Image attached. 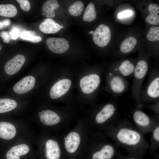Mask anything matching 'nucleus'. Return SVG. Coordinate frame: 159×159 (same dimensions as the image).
Masks as SVG:
<instances>
[{"label": "nucleus", "instance_id": "obj_1", "mask_svg": "<svg viewBox=\"0 0 159 159\" xmlns=\"http://www.w3.org/2000/svg\"><path fill=\"white\" fill-rule=\"evenodd\" d=\"M109 136L128 154L143 158L149 145L144 135L127 120H117L107 127Z\"/></svg>", "mask_w": 159, "mask_h": 159}, {"label": "nucleus", "instance_id": "obj_2", "mask_svg": "<svg viewBox=\"0 0 159 159\" xmlns=\"http://www.w3.org/2000/svg\"><path fill=\"white\" fill-rule=\"evenodd\" d=\"M149 74L147 82L140 92V107L146 103L159 102V72L157 70L152 71Z\"/></svg>", "mask_w": 159, "mask_h": 159}, {"label": "nucleus", "instance_id": "obj_3", "mask_svg": "<svg viewBox=\"0 0 159 159\" xmlns=\"http://www.w3.org/2000/svg\"><path fill=\"white\" fill-rule=\"evenodd\" d=\"M148 64L146 60L141 59L137 63L133 74L131 87V96L140 108V96L144 78L148 70Z\"/></svg>", "mask_w": 159, "mask_h": 159}, {"label": "nucleus", "instance_id": "obj_4", "mask_svg": "<svg viewBox=\"0 0 159 159\" xmlns=\"http://www.w3.org/2000/svg\"><path fill=\"white\" fill-rule=\"evenodd\" d=\"M132 116L136 127L144 135L151 132L159 120L158 116L154 117L150 116L139 108L132 111Z\"/></svg>", "mask_w": 159, "mask_h": 159}, {"label": "nucleus", "instance_id": "obj_5", "mask_svg": "<svg viewBox=\"0 0 159 159\" xmlns=\"http://www.w3.org/2000/svg\"><path fill=\"white\" fill-rule=\"evenodd\" d=\"M129 86L125 78L118 74L109 72L107 75V86L112 95L116 96L125 92Z\"/></svg>", "mask_w": 159, "mask_h": 159}, {"label": "nucleus", "instance_id": "obj_6", "mask_svg": "<svg viewBox=\"0 0 159 159\" xmlns=\"http://www.w3.org/2000/svg\"><path fill=\"white\" fill-rule=\"evenodd\" d=\"M117 105L115 101H112L105 105L99 112L95 117L96 123L102 124L109 122L111 124L117 120Z\"/></svg>", "mask_w": 159, "mask_h": 159}, {"label": "nucleus", "instance_id": "obj_7", "mask_svg": "<svg viewBox=\"0 0 159 159\" xmlns=\"http://www.w3.org/2000/svg\"><path fill=\"white\" fill-rule=\"evenodd\" d=\"M111 33L109 28L104 24L100 25L94 32L93 39L96 45L100 47L106 46L109 42Z\"/></svg>", "mask_w": 159, "mask_h": 159}, {"label": "nucleus", "instance_id": "obj_8", "mask_svg": "<svg viewBox=\"0 0 159 159\" xmlns=\"http://www.w3.org/2000/svg\"><path fill=\"white\" fill-rule=\"evenodd\" d=\"M100 82V78L98 74L92 73L82 78L80 81V86L82 92L90 94L95 91Z\"/></svg>", "mask_w": 159, "mask_h": 159}, {"label": "nucleus", "instance_id": "obj_9", "mask_svg": "<svg viewBox=\"0 0 159 159\" xmlns=\"http://www.w3.org/2000/svg\"><path fill=\"white\" fill-rule=\"evenodd\" d=\"M46 43L49 50L57 54L64 53L69 47L68 41L63 38L50 37L47 40Z\"/></svg>", "mask_w": 159, "mask_h": 159}, {"label": "nucleus", "instance_id": "obj_10", "mask_svg": "<svg viewBox=\"0 0 159 159\" xmlns=\"http://www.w3.org/2000/svg\"><path fill=\"white\" fill-rule=\"evenodd\" d=\"M71 85V81L68 79L59 81L52 87L50 92V97L54 99L61 97L67 92Z\"/></svg>", "mask_w": 159, "mask_h": 159}, {"label": "nucleus", "instance_id": "obj_11", "mask_svg": "<svg viewBox=\"0 0 159 159\" xmlns=\"http://www.w3.org/2000/svg\"><path fill=\"white\" fill-rule=\"evenodd\" d=\"M136 65L130 60H125L117 65L112 67L109 72L117 74L124 77L133 75Z\"/></svg>", "mask_w": 159, "mask_h": 159}, {"label": "nucleus", "instance_id": "obj_12", "mask_svg": "<svg viewBox=\"0 0 159 159\" xmlns=\"http://www.w3.org/2000/svg\"><path fill=\"white\" fill-rule=\"evenodd\" d=\"M25 61V57L21 54L16 55L8 61L4 66L5 72L12 75L17 72L22 67Z\"/></svg>", "mask_w": 159, "mask_h": 159}, {"label": "nucleus", "instance_id": "obj_13", "mask_svg": "<svg viewBox=\"0 0 159 159\" xmlns=\"http://www.w3.org/2000/svg\"><path fill=\"white\" fill-rule=\"evenodd\" d=\"M35 83V79L34 77L32 76L25 77L15 84L13 90L17 94L25 93L34 88Z\"/></svg>", "mask_w": 159, "mask_h": 159}, {"label": "nucleus", "instance_id": "obj_14", "mask_svg": "<svg viewBox=\"0 0 159 159\" xmlns=\"http://www.w3.org/2000/svg\"><path fill=\"white\" fill-rule=\"evenodd\" d=\"M64 139L66 150L70 153L75 152L80 142V137L79 134L75 132H70Z\"/></svg>", "mask_w": 159, "mask_h": 159}, {"label": "nucleus", "instance_id": "obj_15", "mask_svg": "<svg viewBox=\"0 0 159 159\" xmlns=\"http://www.w3.org/2000/svg\"><path fill=\"white\" fill-rule=\"evenodd\" d=\"M40 120L46 125H52L58 123L60 119L59 115L55 112L50 110H45L39 113Z\"/></svg>", "mask_w": 159, "mask_h": 159}, {"label": "nucleus", "instance_id": "obj_16", "mask_svg": "<svg viewBox=\"0 0 159 159\" xmlns=\"http://www.w3.org/2000/svg\"><path fill=\"white\" fill-rule=\"evenodd\" d=\"M151 132L152 133L151 143L148 149L151 154L156 159H158L159 155L156 150L159 146V120L156 122Z\"/></svg>", "mask_w": 159, "mask_h": 159}, {"label": "nucleus", "instance_id": "obj_17", "mask_svg": "<svg viewBox=\"0 0 159 159\" xmlns=\"http://www.w3.org/2000/svg\"><path fill=\"white\" fill-rule=\"evenodd\" d=\"M46 156L47 159H59L60 150L58 143L52 140L46 143Z\"/></svg>", "mask_w": 159, "mask_h": 159}, {"label": "nucleus", "instance_id": "obj_18", "mask_svg": "<svg viewBox=\"0 0 159 159\" xmlns=\"http://www.w3.org/2000/svg\"><path fill=\"white\" fill-rule=\"evenodd\" d=\"M16 134V130L12 124L6 122H0V138L9 140L13 138Z\"/></svg>", "mask_w": 159, "mask_h": 159}, {"label": "nucleus", "instance_id": "obj_19", "mask_svg": "<svg viewBox=\"0 0 159 159\" xmlns=\"http://www.w3.org/2000/svg\"><path fill=\"white\" fill-rule=\"evenodd\" d=\"M29 150V146L25 144H21L12 147L7 152V159H20V156L27 154Z\"/></svg>", "mask_w": 159, "mask_h": 159}, {"label": "nucleus", "instance_id": "obj_20", "mask_svg": "<svg viewBox=\"0 0 159 159\" xmlns=\"http://www.w3.org/2000/svg\"><path fill=\"white\" fill-rule=\"evenodd\" d=\"M39 29L42 32L46 34H54L60 29V25L50 18L45 19L39 25Z\"/></svg>", "mask_w": 159, "mask_h": 159}, {"label": "nucleus", "instance_id": "obj_21", "mask_svg": "<svg viewBox=\"0 0 159 159\" xmlns=\"http://www.w3.org/2000/svg\"><path fill=\"white\" fill-rule=\"evenodd\" d=\"M59 6L57 1L55 0H48L44 4L42 8L43 11L42 14L48 18L54 17L55 14L54 10Z\"/></svg>", "mask_w": 159, "mask_h": 159}, {"label": "nucleus", "instance_id": "obj_22", "mask_svg": "<svg viewBox=\"0 0 159 159\" xmlns=\"http://www.w3.org/2000/svg\"><path fill=\"white\" fill-rule=\"evenodd\" d=\"M149 14L146 18V20L148 23L154 25L159 23V7L157 4L152 3L148 6Z\"/></svg>", "mask_w": 159, "mask_h": 159}, {"label": "nucleus", "instance_id": "obj_23", "mask_svg": "<svg viewBox=\"0 0 159 159\" xmlns=\"http://www.w3.org/2000/svg\"><path fill=\"white\" fill-rule=\"evenodd\" d=\"M16 7L11 4H0V16H2L12 17L17 14Z\"/></svg>", "mask_w": 159, "mask_h": 159}, {"label": "nucleus", "instance_id": "obj_24", "mask_svg": "<svg viewBox=\"0 0 159 159\" xmlns=\"http://www.w3.org/2000/svg\"><path fill=\"white\" fill-rule=\"evenodd\" d=\"M137 43L136 39L130 37L124 40L122 43L120 47L121 52L127 54L131 52L134 48Z\"/></svg>", "mask_w": 159, "mask_h": 159}, {"label": "nucleus", "instance_id": "obj_25", "mask_svg": "<svg viewBox=\"0 0 159 159\" xmlns=\"http://www.w3.org/2000/svg\"><path fill=\"white\" fill-rule=\"evenodd\" d=\"M17 106V103L14 100L9 98L0 99V113L11 111Z\"/></svg>", "mask_w": 159, "mask_h": 159}, {"label": "nucleus", "instance_id": "obj_26", "mask_svg": "<svg viewBox=\"0 0 159 159\" xmlns=\"http://www.w3.org/2000/svg\"><path fill=\"white\" fill-rule=\"evenodd\" d=\"M96 17V13L95 9L94 4L90 2L87 5L85 10L83 19L84 21L91 22L94 20Z\"/></svg>", "mask_w": 159, "mask_h": 159}, {"label": "nucleus", "instance_id": "obj_27", "mask_svg": "<svg viewBox=\"0 0 159 159\" xmlns=\"http://www.w3.org/2000/svg\"><path fill=\"white\" fill-rule=\"evenodd\" d=\"M19 36L22 39L33 42H38L42 40L41 37L37 36L36 33L32 31L22 32L20 33Z\"/></svg>", "mask_w": 159, "mask_h": 159}, {"label": "nucleus", "instance_id": "obj_28", "mask_svg": "<svg viewBox=\"0 0 159 159\" xmlns=\"http://www.w3.org/2000/svg\"><path fill=\"white\" fill-rule=\"evenodd\" d=\"M84 8L83 3L81 1H78L70 6L68 8V11L71 15L77 16L81 14Z\"/></svg>", "mask_w": 159, "mask_h": 159}, {"label": "nucleus", "instance_id": "obj_29", "mask_svg": "<svg viewBox=\"0 0 159 159\" xmlns=\"http://www.w3.org/2000/svg\"><path fill=\"white\" fill-rule=\"evenodd\" d=\"M146 37L147 39L150 41H159V27H154L151 28L148 31Z\"/></svg>", "mask_w": 159, "mask_h": 159}, {"label": "nucleus", "instance_id": "obj_30", "mask_svg": "<svg viewBox=\"0 0 159 159\" xmlns=\"http://www.w3.org/2000/svg\"><path fill=\"white\" fill-rule=\"evenodd\" d=\"M16 1L20 4L21 8L23 10L28 11L30 9V5L29 1L27 0H17Z\"/></svg>", "mask_w": 159, "mask_h": 159}, {"label": "nucleus", "instance_id": "obj_31", "mask_svg": "<svg viewBox=\"0 0 159 159\" xmlns=\"http://www.w3.org/2000/svg\"><path fill=\"white\" fill-rule=\"evenodd\" d=\"M9 32L11 39L16 40L20 36V33L19 29L16 27H13Z\"/></svg>", "mask_w": 159, "mask_h": 159}, {"label": "nucleus", "instance_id": "obj_32", "mask_svg": "<svg viewBox=\"0 0 159 159\" xmlns=\"http://www.w3.org/2000/svg\"><path fill=\"white\" fill-rule=\"evenodd\" d=\"M115 159H143V158L128 154L123 155L118 153L116 155Z\"/></svg>", "mask_w": 159, "mask_h": 159}, {"label": "nucleus", "instance_id": "obj_33", "mask_svg": "<svg viewBox=\"0 0 159 159\" xmlns=\"http://www.w3.org/2000/svg\"><path fill=\"white\" fill-rule=\"evenodd\" d=\"M0 37L5 43H9L11 40L9 32L7 31H2L0 32Z\"/></svg>", "mask_w": 159, "mask_h": 159}, {"label": "nucleus", "instance_id": "obj_34", "mask_svg": "<svg viewBox=\"0 0 159 159\" xmlns=\"http://www.w3.org/2000/svg\"><path fill=\"white\" fill-rule=\"evenodd\" d=\"M132 14V11L129 10H125L119 13L118 15V17L119 19L123 18L130 16Z\"/></svg>", "mask_w": 159, "mask_h": 159}, {"label": "nucleus", "instance_id": "obj_35", "mask_svg": "<svg viewBox=\"0 0 159 159\" xmlns=\"http://www.w3.org/2000/svg\"><path fill=\"white\" fill-rule=\"evenodd\" d=\"M1 22L5 27L9 26L11 23V21L9 19H6L2 21Z\"/></svg>", "mask_w": 159, "mask_h": 159}, {"label": "nucleus", "instance_id": "obj_36", "mask_svg": "<svg viewBox=\"0 0 159 159\" xmlns=\"http://www.w3.org/2000/svg\"><path fill=\"white\" fill-rule=\"evenodd\" d=\"M5 27L3 25L1 21H0V29H3Z\"/></svg>", "mask_w": 159, "mask_h": 159}, {"label": "nucleus", "instance_id": "obj_37", "mask_svg": "<svg viewBox=\"0 0 159 159\" xmlns=\"http://www.w3.org/2000/svg\"><path fill=\"white\" fill-rule=\"evenodd\" d=\"M88 32L89 34H92L94 33V31H91L90 32Z\"/></svg>", "mask_w": 159, "mask_h": 159}, {"label": "nucleus", "instance_id": "obj_38", "mask_svg": "<svg viewBox=\"0 0 159 159\" xmlns=\"http://www.w3.org/2000/svg\"><path fill=\"white\" fill-rule=\"evenodd\" d=\"M2 48V47L1 45L0 44V50H1Z\"/></svg>", "mask_w": 159, "mask_h": 159}, {"label": "nucleus", "instance_id": "obj_39", "mask_svg": "<svg viewBox=\"0 0 159 159\" xmlns=\"http://www.w3.org/2000/svg\"><path fill=\"white\" fill-rule=\"evenodd\" d=\"M60 29L63 28H64V26H62L61 25H60Z\"/></svg>", "mask_w": 159, "mask_h": 159}]
</instances>
